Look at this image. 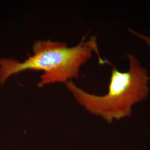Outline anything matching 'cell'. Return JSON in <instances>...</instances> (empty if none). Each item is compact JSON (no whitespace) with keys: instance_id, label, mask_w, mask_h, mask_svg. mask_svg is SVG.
<instances>
[{"instance_id":"cell-3","label":"cell","mask_w":150,"mask_h":150,"mask_svg":"<svg viewBox=\"0 0 150 150\" xmlns=\"http://www.w3.org/2000/svg\"><path fill=\"white\" fill-rule=\"evenodd\" d=\"M128 31L131 34H132V35L135 36L136 38L144 41L146 43V45L150 48V36L144 35L142 33H140V32L134 30L132 28H129Z\"/></svg>"},{"instance_id":"cell-1","label":"cell","mask_w":150,"mask_h":150,"mask_svg":"<svg viewBox=\"0 0 150 150\" xmlns=\"http://www.w3.org/2000/svg\"><path fill=\"white\" fill-rule=\"evenodd\" d=\"M33 54L23 62L13 59H0V85H4L11 76L27 70L42 71L38 86L56 82L64 83L72 79H79L81 67L98 55L101 64L109 63L100 56L96 36L86 40L83 37L73 47L64 42L37 40L32 46Z\"/></svg>"},{"instance_id":"cell-2","label":"cell","mask_w":150,"mask_h":150,"mask_svg":"<svg viewBox=\"0 0 150 150\" xmlns=\"http://www.w3.org/2000/svg\"><path fill=\"white\" fill-rule=\"evenodd\" d=\"M129 70L121 72L113 66L107 92L96 95L83 90L71 80L65 83L76 100L91 115L113 123L131 117L134 105L145 101L150 93L147 69L133 54L127 55Z\"/></svg>"}]
</instances>
